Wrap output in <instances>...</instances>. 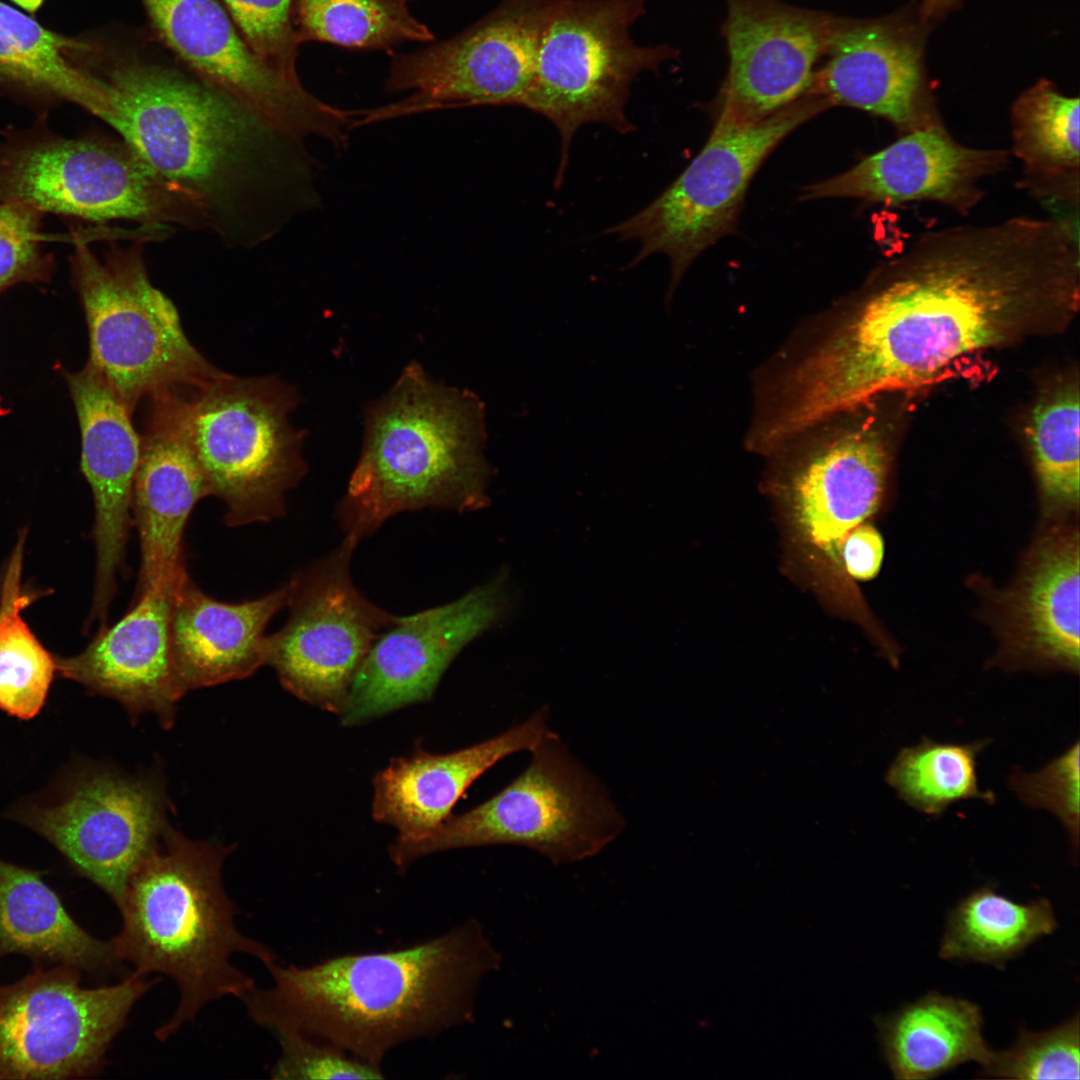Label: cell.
I'll return each instance as SVG.
<instances>
[{
  "mask_svg": "<svg viewBox=\"0 0 1080 1080\" xmlns=\"http://www.w3.org/2000/svg\"><path fill=\"white\" fill-rule=\"evenodd\" d=\"M1079 300L1077 238L1062 222L1014 217L921 234L770 392L797 436L888 392L918 388Z\"/></svg>",
  "mask_w": 1080,
  "mask_h": 1080,
  "instance_id": "6da1fadb",
  "label": "cell"
},
{
  "mask_svg": "<svg viewBox=\"0 0 1080 1080\" xmlns=\"http://www.w3.org/2000/svg\"><path fill=\"white\" fill-rule=\"evenodd\" d=\"M105 121L167 180L203 198L213 231L254 244L318 202L304 142L280 134L198 76L101 46Z\"/></svg>",
  "mask_w": 1080,
  "mask_h": 1080,
  "instance_id": "7a4b0ae2",
  "label": "cell"
},
{
  "mask_svg": "<svg viewBox=\"0 0 1080 1080\" xmlns=\"http://www.w3.org/2000/svg\"><path fill=\"white\" fill-rule=\"evenodd\" d=\"M502 956L469 919L408 947L343 954L310 966L267 965L272 986L243 999L273 1034L296 1031L381 1067L398 1046L471 1024L484 978Z\"/></svg>",
  "mask_w": 1080,
  "mask_h": 1080,
  "instance_id": "3957f363",
  "label": "cell"
},
{
  "mask_svg": "<svg viewBox=\"0 0 1080 1080\" xmlns=\"http://www.w3.org/2000/svg\"><path fill=\"white\" fill-rule=\"evenodd\" d=\"M485 415L474 392L407 364L364 407L361 451L335 510L345 536L359 542L405 511L488 506L494 468L484 455Z\"/></svg>",
  "mask_w": 1080,
  "mask_h": 1080,
  "instance_id": "277c9868",
  "label": "cell"
},
{
  "mask_svg": "<svg viewBox=\"0 0 1080 1080\" xmlns=\"http://www.w3.org/2000/svg\"><path fill=\"white\" fill-rule=\"evenodd\" d=\"M230 848L187 839L166 829L163 841L130 876L117 905L122 925L110 941L121 962L143 975L171 978L179 1002L155 1036L165 1041L210 1002L242 1000L256 986L232 964L234 954L277 961L267 946L237 928L238 909L227 895L221 868Z\"/></svg>",
  "mask_w": 1080,
  "mask_h": 1080,
  "instance_id": "5b68a950",
  "label": "cell"
},
{
  "mask_svg": "<svg viewBox=\"0 0 1080 1080\" xmlns=\"http://www.w3.org/2000/svg\"><path fill=\"white\" fill-rule=\"evenodd\" d=\"M150 410L163 417L193 453L209 495L226 505L236 527L285 513V496L307 473L306 432L290 422L300 403L280 377L223 373L201 386L155 394Z\"/></svg>",
  "mask_w": 1080,
  "mask_h": 1080,
  "instance_id": "8992f818",
  "label": "cell"
},
{
  "mask_svg": "<svg viewBox=\"0 0 1080 1080\" xmlns=\"http://www.w3.org/2000/svg\"><path fill=\"white\" fill-rule=\"evenodd\" d=\"M165 232L148 230L126 247L114 238L102 258L74 233L70 264L89 331V362L132 414L143 398L224 373L192 345L173 302L150 282L144 247Z\"/></svg>",
  "mask_w": 1080,
  "mask_h": 1080,
  "instance_id": "52a82bcc",
  "label": "cell"
},
{
  "mask_svg": "<svg viewBox=\"0 0 1080 1080\" xmlns=\"http://www.w3.org/2000/svg\"><path fill=\"white\" fill-rule=\"evenodd\" d=\"M525 770L490 799L414 841H394L398 871L445 850L516 845L555 865L593 857L622 832L625 821L607 790L548 730L530 751Z\"/></svg>",
  "mask_w": 1080,
  "mask_h": 1080,
  "instance_id": "ba28073f",
  "label": "cell"
},
{
  "mask_svg": "<svg viewBox=\"0 0 1080 1080\" xmlns=\"http://www.w3.org/2000/svg\"><path fill=\"white\" fill-rule=\"evenodd\" d=\"M646 12L644 0H552L532 80L521 106L547 118L560 136L554 180L560 188L573 136L586 124L625 134L633 81L678 58L670 45H638L631 26Z\"/></svg>",
  "mask_w": 1080,
  "mask_h": 1080,
  "instance_id": "9c48e42d",
  "label": "cell"
},
{
  "mask_svg": "<svg viewBox=\"0 0 1080 1080\" xmlns=\"http://www.w3.org/2000/svg\"><path fill=\"white\" fill-rule=\"evenodd\" d=\"M0 200L95 222L212 230L203 198L161 176L124 140L30 136L1 144Z\"/></svg>",
  "mask_w": 1080,
  "mask_h": 1080,
  "instance_id": "30bf717a",
  "label": "cell"
},
{
  "mask_svg": "<svg viewBox=\"0 0 1080 1080\" xmlns=\"http://www.w3.org/2000/svg\"><path fill=\"white\" fill-rule=\"evenodd\" d=\"M823 96L805 92L754 124L715 118L693 161L656 199L606 230L639 250L627 268L653 254L668 256L671 279L666 306L693 261L734 231L748 186L769 154L797 127L831 108Z\"/></svg>",
  "mask_w": 1080,
  "mask_h": 1080,
  "instance_id": "8fae6325",
  "label": "cell"
},
{
  "mask_svg": "<svg viewBox=\"0 0 1080 1080\" xmlns=\"http://www.w3.org/2000/svg\"><path fill=\"white\" fill-rule=\"evenodd\" d=\"M77 968L56 965L0 984V1079L96 1075L135 1004L158 982L136 971L85 988Z\"/></svg>",
  "mask_w": 1080,
  "mask_h": 1080,
  "instance_id": "7c38bea8",
  "label": "cell"
},
{
  "mask_svg": "<svg viewBox=\"0 0 1080 1080\" xmlns=\"http://www.w3.org/2000/svg\"><path fill=\"white\" fill-rule=\"evenodd\" d=\"M551 2L501 0L454 37L393 55L385 90L410 94L393 104L360 111L358 125L444 108L521 106Z\"/></svg>",
  "mask_w": 1080,
  "mask_h": 1080,
  "instance_id": "4fadbf2b",
  "label": "cell"
},
{
  "mask_svg": "<svg viewBox=\"0 0 1080 1080\" xmlns=\"http://www.w3.org/2000/svg\"><path fill=\"white\" fill-rule=\"evenodd\" d=\"M357 544L345 537L333 551L291 577L288 620L266 636V664L276 671L282 686L339 715L370 648L401 619L370 602L354 585L350 562Z\"/></svg>",
  "mask_w": 1080,
  "mask_h": 1080,
  "instance_id": "5bb4252c",
  "label": "cell"
},
{
  "mask_svg": "<svg viewBox=\"0 0 1080 1080\" xmlns=\"http://www.w3.org/2000/svg\"><path fill=\"white\" fill-rule=\"evenodd\" d=\"M151 27L189 71L272 130L344 148L352 111L327 104L262 61L217 0H140Z\"/></svg>",
  "mask_w": 1080,
  "mask_h": 1080,
  "instance_id": "9a60e30c",
  "label": "cell"
},
{
  "mask_svg": "<svg viewBox=\"0 0 1080 1080\" xmlns=\"http://www.w3.org/2000/svg\"><path fill=\"white\" fill-rule=\"evenodd\" d=\"M888 467L880 431L862 422L813 441L777 485L799 553L855 609L860 599L843 571L840 548L846 536L879 509Z\"/></svg>",
  "mask_w": 1080,
  "mask_h": 1080,
  "instance_id": "2e32d148",
  "label": "cell"
},
{
  "mask_svg": "<svg viewBox=\"0 0 1080 1080\" xmlns=\"http://www.w3.org/2000/svg\"><path fill=\"white\" fill-rule=\"evenodd\" d=\"M165 808L159 776L93 769L56 802L29 806L16 815L117 906L130 876L168 828Z\"/></svg>",
  "mask_w": 1080,
  "mask_h": 1080,
  "instance_id": "e0dca14e",
  "label": "cell"
},
{
  "mask_svg": "<svg viewBox=\"0 0 1080 1080\" xmlns=\"http://www.w3.org/2000/svg\"><path fill=\"white\" fill-rule=\"evenodd\" d=\"M507 569L442 606L401 616L383 631L360 665L340 714L355 726L428 700L451 662L514 608Z\"/></svg>",
  "mask_w": 1080,
  "mask_h": 1080,
  "instance_id": "ac0fdd59",
  "label": "cell"
},
{
  "mask_svg": "<svg viewBox=\"0 0 1080 1080\" xmlns=\"http://www.w3.org/2000/svg\"><path fill=\"white\" fill-rule=\"evenodd\" d=\"M935 27L915 0L884 16L833 15L824 56L807 91L833 106L879 116L905 133L938 123L926 69Z\"/></svg>",
  "mask_w": 1080,
  "mask_h": 1080,
  "instance_id": "d6986e66",
  "label": "cell"
},
{
  "mask_svg": "<svg viewBox=\"0 0 1080 1080\" xmlns=\"http://www.w3.org/2000/svg\"><path fill=\"white\" fill-rule=\"evenodd\" d=\"M728 68L715 117L757 123L801 97L823 58L833 14L781 0H725Z\"/></svg>",
  "mask_w": 1080,
  "mask_h": 1080,
  "instance_id": "ffe728a7",
  "label": "cell"
},
{
  "mask_svg": "<svg viewBox=\"0 0 1080 1080\" xmlns=\"http://www.w3.org/2000/svg\"><path fill=\"white\" fill-rule=\"evenodd\" d=\"M185 562L160 575L113 626H104L85 650L55 657L57 670L89 691L120 702L131 720L145 712L169 728L183 696L172 660L170 616Z\"/></svg>",
  "mask_w": 1080,
  "mask_h": 1080,
  "instance_id": "44dd1931",
  "label": "cell"
},
{
  "mask_svg": "<svg viewBox=\"0 0 1080 1080\" xmlns=\"http://www.w3.org/2000/svg\"><path fill=\"white\" fill-rule=\"evenodd\" d=\"M81 431V468L92 489L96 547L91 616L105 620L116 593L132 522V493L142 437L133 414L100 372L88 362L69 376Z\"/></svg>",
  "mask_w": 1080,
  "mask_h": 1080,
  "instance_id": "7402d4cb",
  "label": "cell"
},
{
  "mask_svg": "<svg viewBox=\"0 0 1080 1080\" xmlns=\"http://www.w3.org/2000/svg\"><path fill=\"white\" fill-rule=\"evenodd\" d=\"M1007 163V152L963 146L935 123L906 133L841 174L804 187L800 199L929 200L965 211L982 195L978 182Z\"/></svg>",
  "mask_w": 1080,
  "mask_h": 1080,
  "instance_id": "603a6c76",
  "label": "cell"
},
{
  "mask_svg": "<svg viewBox=\"0 0 1080 1080\" xmlns=\"http://www.w3.org/2000/svg\"><path fill=\"white\" fill-rule=\"evenodd\" d=\"M542 709L483 742L447 753L415 751L392 759L373 779L372 816L393 826L396 841L424 837L449 815L472 783L502 759L531 751L548 731Z\"/></svg>",
  "mask_w": 1080,
  "mask_h": 1080,
  "instance_id": "cb8c5ba5",
  "label": "cell"
},
{
  "mask_svg": "<svg viewBox=\"0 0 1080 1080\" xmlns=\"http://www.w3.org/2000/svg\"><path fill=\"white\" fill-rule=\"evenodd\" d=\"M289 583L259 598L219 601L181 576L173 596L170 643L182 694L245 678L266 664L265 629L287 605Z\"/></svg>",
  "mask_w": 1080,
  "mask_h": 1080,
  "instance_id": "d4e9b609",
  "label": "cell"
},
{
  "mask_svg": "<svg viewBox=\"0 0 1080 1080\" xmlns=\"http://www.w3.org/2000/svg\"><path fill=\"white\" fill-rule=\"evenodd\" d=\"M1005 608L1013 665L1078 673V529L1055 527L1039 539Z\"/></svg>",
  "mask_w": 1080,
  "mask_h": 1080,
  "instance_id": "484cf974",
  "label": "cell"
},
{
  "mask_svg": "<svg viewBox=\"0 0 1080 1080\" xmlns=\"http://www.w3.org/2000/svg\"><path fill=\"white\" fill-rule=\"evenodd\" d=\"M132 493V522L141 561L132 602L163 573L185 562L188 518L209 491L193 453L159 414L150 410Z\"/></svg>",
  "mask_w": 1080,
  "mask_h": 1080,
  "instance_id": "4316f807",
  "label": "cell"
},
{
  "mask_svg": "<svg viewBox=\"0 0 1080 1080\" xmlns=\"http://www.w3.org/2000/svg\"><path fill=\"white\" fill-rule=\"evenodd\" d=\"M41 875L0 859V958L14 953L38 965L117 972L121 961L111 943L84 930Z\"/></svg>",
  "mask_w": 1080,
  "mask_h": 1080,
  "instance_id": "83f0119b",
  "label": "cell"
},
{
  "mask_svg": "<svg viewBox=\"0 0 1080 1080\" xmlns=\"http://www.w3.org/2000/svg\"><path fill=\"white\" fill-rule=\"evenodd\" d=\"M93 50V42L51 31L0 1V80L76 104L104 121L110 96Z\"/></svg>",
  "mask_w": 1080,
  "mask_h": 1080,
  "instance_id": "f1b7e54d",
  "label": "cell"
},
{
  "mask_svg": "<svg viewBox=\"0 0 1080 1080\" xmlns=\"http://www.w3.org/2000/svg\"><path fill=\"white\" fill-rule=\"evenodd\" d=\"M894 1078L924 1080L966 1062L981 1065L991 1048L981 1008L966 999L930 992L876 1021Z\"/></svg>",
  "mask_w": 1080,
  "mask_h": 1080,
  "instance_id": "f546056e",
  "label": "cell"
},
{
  "mask_svg": "<svg viewBox=\"0 0 1080 1080\" xmlns=\"http://www.w3.org/2000/svg\"><path fill=\"white\" fill-rule=\"evenodd\" d=\"M1057 927L1048 899L1018 903L983 886L948 913L938 954L944 960L1002 967Z\"/></svg>",
  "mask_w": 1080,
  "mask_h": 1080,
  "instance_id": "4dcf8cb0",
  "label": "cell"
},
{
  "mask_svg": "<svg viewBox=\"0 0 1080 1080\" xmlns=\"http://www.w3.org/2000/svg\"><path fill=\"white\" fill-rule=\"evenodd\" d=\"M1013 151L1031 176L1066 180L1079 174V98L1041 79L1020 94L1011 110Z\"/></svg>",
  "mask_w": 1080,
  "mask_h": 1080,
  "instance_id": "1f68e13d",
  "label": "cell"
},
{
  "mask_svg": "<svg viewBox=\"0 0 1080 1080\" xmlns=\"http://www.w3.org/2000/svg\"><path fill=\"white\" fill-rule=\"evenodd\" d=\"M294 23L301 42L348 49L390 50L435 39L411 14L408 0H295Z\"/></svg>",
  "mask_w": 1080,
  "mask_h": 1080,
  "instance_id": "d6a6232c",
  "label": "cell"
},
{
  "mask_svg": "<svg viewBox=\"0 0 1080 1080\" xmlns=\"http://www.w3.org/2000/svg\"><path fill=\"white\" fill-rule=\"evenodd\" d=\"M988 743H941L924 737L898 752L886 781L907 805L927 815H939L962 800L992 802L994 794L980 789L977 775V757Z\"/></svg>",
  "mask_w": 1080,
  "mask_h": 1080,
  "instance_id": "836d02e7",
  "label": "cell"
},
{
  "mask_svg": "<svg viewBox=\"0 0 1080 1080\" xmlns=\"http://www.w3.org/2000/svg\"><path fill=\"white\" fill-rule=\"evenodd\" d=\"M1041 502L1051 515L1079 505V389L1067 382L1046 391L1027 427Z\"/></svg>",
  "mask_w": 1080,
  "mask_h": 1080,
  "instance_id": "e575fe53",
  "label": "cell"
},
{
  "mask_svg": "<svg viewBox=\"0 0 1080 1080\" xmlns=\"http://www.w3.org/2000/svg\"><path fill=\"white\" fill-rule=\"evenodd\" d=\"M22 543L8 566L0 597V708L19 719H31L45 703L55 657L42 646L21 616L31 598L21 594Z\"/></svg>",
  "mask_w": 1080,
  "mask_h": 1080,
  "instance_id": "d590c367",
  "label": "cell"
},
{
  "mask_svg": "<svg viewBox=\"0 0 1080 1080\" xmlns=\"http://www.w3.org/2000/svg\"><path fill=\"white\" fill-rule=\"evenodd\" d=\"M1079 1015L1042 1031L1021 1028L1014 1044L991 1049L978 1078L1079 1079Z\"/></svg>",
  "mask_w": 1080,
  "mask_h": 1080,
  "instance_id": "8d00e7d4",
  "label": "cell"
},
{
  "mask_svg": "<svg viewBox=\"0 0 1080 1080\" xmlns=\"http://www.w3.org/2000/svg\"><path fill=\"white\" fill-rule=\"evenodd\" d=\"M253 52L280 74L299 79L301 43L294 23L295 0H222Z\"/></svg>",
  "mask_w": 1080,
  "mask_h": 1080,
  "instance_id": "74e56055",
  "label": "cell"
},
{
  "mask_svg": "<svg viewBox=\"0 0 1080 1080\" xmlns=\"http://www.w3.org/2000/svg\"><path fill=\"white\" fill-rule=\"evenodd\" d=\"M1079 742L1032 773L1015 769L1008 785L1027 806L1045 809L1064 825L1073 850L1079 847Z\"/></svg>",
  "mask_w": 1080,
  "mask_h": 1080,
  "instance_id": "f35d334b",
  "label": "cell"
},
{
  "mask_svg": "<svg viewBox=\"0 0 1080 1080\" xmlns=\"http://www.w3.org/2000/svg\"><path fill=\"white\" fill-rule=\"evenodd\" d=\"M280 1056L271 1078L281 1080L383 1079L382 1067L369 1064L344 1050L296 1031L274 1033Z\"/></svg>",
  "mask_w": 1080,
  "mask_h": 1080,
  "instance_id": "ab89813d",
  "label": "cell"
},
{
  "mask_svg": "<svg viewBox=\"0 0 1080 1080\" xmlns=\"http://www.w3.org/2000/svg\"><path fill=\"white\" fill-rule=\"evenodd\" d=\"M41 216L26 203L0 200V291L48 272L50 257L43 250Z\"/></svg>",
  "mask_w": 1080,
  "mask_h": 1080,
  "instance_id": "60d3db41",
  "label": "cell"
},
{
  "mask_svg": "<svg viewBox=\"0 0 1080 1080\" xmlns=\"http://www.w3.org/2000/svg\"><path fill=\"white\" fill-rule=\"evenodd\" d=\"M884 543L879 532L867 523L853 529L840 548V562L848 579L867 581L881 567Z\"/></svg>",
  "mask_w": 1080,
  "mask_h": 1080,
  "instance_id": "b9f144b4",
  "label": "cell"
},
{
  "mask_svg": "<svg viewBox=\"0 0 1080 1080\" xmlns=\"http://www.w3.org/2000/svg\"><path fill=\"white\" fill-rule=\"evenodd\" d=\"M921 17L936 25L949 13L958 9L963 0H915Z\"/></svg>",
  "mask_w": 1080,
  "mask_h": 1080,
  "instance_id": "7bdbcfd3",
  "label": "cell"
},
{
  "mask_svg": "<svg viewBox=\"0 0 1080 1080\" xmlns=\"http://www.w3.org/2000/svg\"><path fill=\"white\" fill-rule=\"evenodd\" d=\"M18 7L32 13L39 10L46 0H11Z\"/></svg>",
  "mask_w": 1080,
  "mask_h": 1080,
  "instance_id": "ee69618b",
  "label": "cell"
}]
</instances>
